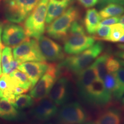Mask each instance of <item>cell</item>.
<instances>
[{"label": "cell", "instance_id": "cell-21", "mask_svg": "<svg viewBox=\"0 0 124 124\" xmlns=\"http://www.w3.org/2000/svg\"><path fill=\"white\" fill-rule=\"evenodd\" d=\"M9 75L16 86L20 87L27 91L32 88V83L28 76L19 70L16 69L9 74Z\"/></svg>", "mask_w": 124, "mask_h": 124}, {"label": "cell", "instance_id": "cell-7", "mask_svg": "<svg viewBox=\"0 0 124 124\" xmlns=\"http://www.w3.org/2000/svg\"><path fill=\"white\" fill-rule=\"evenodd\" d=\"M13 58L19 64L29 61L45 62L36 39H28L13 48Z\"/></svg>", "mask_w": 124, "mask_h": 124}, {"label": "cell", "instance_id": "cell-42", "mask_svg": "<svg viewBox=\"0 0 124 124\" xmlns=\"http://www.w3.org/2000/svg\"><path fill=\"white\" fill-rule=\"evenodd\" d=\"M122 103H124V98H123V100H122Z\"/></svg>", "mask_w": 124, "mask_h": 124}, {"label": "cell", "instance_id": "cell-34", "mask_svg": "<svg viewBox=\"0 0 124 124\" xmlns=\"http://www.w3.org/2000/svg\"><path fill=\"white\" fill-rule=\"evenodd\" d=\"M114 55L116 57L121 59L124 60V51H117L114 53Z\"/></svg>", "mask_w": 124, "mask_h": 124}, {"label": "cell", "instance_id": "cell-16", "mask_svg": "<svg viewBox=\"0 0 124 124\" xmlns=\"http://www.w3.org/2000/svg\"><path fill=\"white\" fill-rule=\"evenodd\" d=\"M24 113L20 112L5 98L0 99V118L8 121H20L24 119Z\"/></svg>", "mask_w": 124, "mask_h": 124}, {"label": "cell", "instance_id": "cell-33", "mask_svg": "<svg viewBox=\"0 0 124 124\" xmlns=\"http://www.w3.org/2000/svg\"><path fill=\"white\" fill-rule=\"evenodd\" d=\"M101 7H105L110 4H117L124 5V0H98Z\"/></svg>", "mask_w": 124, "mask_h": 124}, {"label": "cell", "instance_id": "cell-41", "mask_svg": "<svg viewBox=\"0 0 124 124\" xmlns=\"http://www.w3.org/2000/svg\"><path fill=\"white\" fill-rule=\"evenodd\" d=\"M1 98H2V94H1V91H0V99H1Z\"/></svg>", "mask_w": 124, "mask_h": 124}, {"label": "cell", "instance_id": "cell-29", "mask_svg": "<svg viewBox=\"0 0 124 124\" xmlns=\"http://www.w3.org/2000/svg\"><path fill=\"white\" fill-rule=\"evenodd\" d=\"M105 87L108 92L113 94L116 87V79L114 74L108 73L103 80Z\"/></svg>", "mask_w": 124, "mask_h": 124}, {"label": "cell", "instance_id": "cell-8", "mask_svg": "<svg viewBox=\"0 0 124 124\" xmlns=\"http://www.w3.org/2000/svg\"><path fill=\"white\" fill-rule=\"evenodd\" d=\"M88 118L89 116L86 110L77 102L63 105L58 114L60 124H82Z\"/></svg>", "mask_w": 124, "mask_h": 124}, {"label": "cell", "instance_id": "cell-10", "mask_svg": "<svg viewBox=\"0 0 124 124\" xmlns=\"http://www.w3.org/2000/svg\"><path fill=\"white\" fill-rule=\"evenodd\" d=\"M36 40L45 60L49 62H58L64 59L65 54L63 48L58 43L43 35Z\"/></svg>", "mask_w": 124, "mask_h": 124}, {"label": "cell", "instance_id": "cell-11", "mask_svg": "<svg viewBox=\"0 0 124 124\" xmlns=\"http://www.w3.org/2000/svg\"><path fill=\"white\" fill-rule=\"evenodd\" d=\"M2 33L3 44L9 47H15L29 38L24 27L13 23L4 25Z\"/></svg>", "mask_w": 124, "mask_h": 124}, {"label": "cell", "instance_id": "cell-17", "mask_svg": "<svg viewBox=\"0 0 124 124\" xmlns=\"http://www.w3.org/2000/svg\"><path fill=\"white\" fill-rule=\"evenodd\" d=\"M77 76V86L82 95L85 92L88 87L94 80L98 79L97 72L93 63L78 74Z\"/></svg>", "mask_w": 124, "mask_h": 124}, {"label": "cell", "instance_id": "cell-4", "mask_svg": "<svg viewBox=\"0 0 124 124\" xmlns=\"http://www.w3.org/2000/svg\"><path fill=\"white\" fill-rule=\"evenodd\" d=\"M79 11L75 6H70L62 15L54 20L46 27V34L57 40L64 39L74 21L78 20Z\"/></svg>", "mask_w": 124, "mask_h": 124}, {"label": "cell", "instance_id": "cell-30", "mask_svg": "<svg viewBox=\"0 0 124 124\" xmlns=\"http://www.w3.org/2000/svg\"><path fill=\"white\" fill-rule=\"evenodd\" d=\"M120 63L118 59L114 58V56H110L107 61L106 69L108 73L113 74L116 72L120 68Z\"/></svg>", "mask_w": 124, "mask_h": 124}, {"label": "cell", "instance_id": "cell-35", "mask_svg": "<svg viewBox=\"0 0 124 124\" xmlns=\"http://www.w3.org/2000/svg\"><path fill=\"white\" fill-rule=\"evenodd\" d=\"M4 45L2 44V43H0V77L2 75V69H1V53H2V49L4 48Z\"/></svg>", "mask_w": 124, "mask_h": 124}, {"label": "cell", "instance_id": "cell-28", "mask_svg": "<svg viewBox=\"0 0 124 124\" xmlns=\"http://www.w3.org/2000/svg\"><path fill=\"white\" fill-rule=\"evenodd\" d=\"M14 60L11 47L7 46L4 47L1 53V65L2 69L9 66Z\"/></svg>", "mask_w": 124, "mask_h": 124}, {"label": "cell", "instance_id": "cell-9", "mask_svg": "<svg viewBox=\"0 0 124 124\" xmlns=\"http://www.w3.org/2000/svg\"><path fill=\"white\" fill-rule=\"evenodd\" d=\"M90 103L97 106H105L111 101L112 94L105 89L103 82L97 79L82 95Z\"/></svg>", "mask_w": 124, "mask_h": 124}, {"label": "cell", "instance_id": "cell-20", "mask_svg": "<svg viewBox=\"0 0 124 124\" xmlns=\"http://www.w3.org/2000/svg\"><path fill=\"white\" fill-rule=\"evenodd\" d=\"M122 116L121 113L116 109L106 110L98 116L95 124H121Z\"/></svg>", "mask_w": 124, "mask_h": 124}, {"label": "cell", "instance_id": "cell-1", "mask_svg": "<svg viewBox=\"0 0 124 124\" xmlns=\"http://www.w3.org/2000/svg\"><path fill=\"white\" fill-rule=\"evenodd\" d=\"M103 43L98 41L80 53L68 57L63 60L59 66L62 70L69 71L77 75L93 63L95 59L102 53Z\"/></svg>", "mask_w": 124, "mask_h": 124}, {"label": "cell", "instance_id": "cell-13", "mask_svg": "<svg viewBox=\"0 0 124 124\" xmlns=\"http://www.w3.org/2000/svg\"><path fill=\"white\" fill-rule=\"evenodd\" d=\"M48 66V64L45 62H27L18 65L17 69L28 76L33 88L38 80L46 73Z\"/></svg>", "mask_w": 124, "mask_h": 124}, {"label": "cell", "instance_id": "cell-26", "mask_svg": "<svg viewBox=\"0 0 124 124\" xmlns=\"http://www.w3.org/2000/svg\"><path fill=\"white\" fill-rule=\"evenodd\" d=\"M124 35V25L120 24H114L110 26V33L108 41L116 43Z\"/></svg>", "mask_w": 124, "mask_h": 124}, {"label": "cell", "instance_id": "cell-36", "mask_svg": "<svg viewBox=\"0 0 124 124\" xmlns=\"http://www.w3.org/2000/svg\"><path fill=\"white\" fill-rule=\"evenodd\" d=\"M2 29H3V25L1 23H0V43L1 41V35L2 33Z\"/></svg>", "mask_w": 124, "mask_h": 124}, {"label": "cell", "instance_id": "cell-39", "mask_svg": "<svg viewBox=\"0 0 124 124\" xmlns=\"http://www.w3.org/2000/svg\"><path fill=\"white\" fill-rule=\"evenodd\" d=\"M118 60L119 62H120V64L122 66L124 67V60L122 59H118Z\"/></svg>", "mask_w": 124, "mask_h": 124}, {"label": "cell", "instance_id": "cell-14", "mask_svg": "<svg viewBox=\"0 0 124 124\" xmlns=\"http://www.w3.org/2000/svg\"><path fill=\"white\" fill-rule=\"evenodd\" d=\"M58 113L57 105L49 98H44L31 111L33 117L37 120L46 121L52 118Z\"/></svg>", "mask_w": 124, "mask_h": 124}, {"label": "cell", "instance_id": "cell-43", "mask_svg": "<svg viewBox=\"0 0 124 124\" xmlns=\"http://www.w3.org/2000/svg\"></svg>", "mask_w": 124, "mask_h": 124}, {"label": "cell", "instance_id": "cell-37", "mask_svg": "<svg viewBox=\"0 0 124 124\" xmlns=\"http://www.w3.org/2000/svg\"><path fill=\"white\" fill-rule=\"evenodd\" d=\"M119 22L120 23V24H121L124 25V15L122 16H120V20H119Z\"/></svg>", "mask_w": 124, "mask_h": 124}, {"label": "cell", "instance_id": "cell-23", "mask_svg": "<svg viewBox=\"0 0 124 124\" xmlns=\"http://www.w3.org/2000/svg\"><path fill=\"white\" fill-rule=\"evenodd\" d=\"M124 13V5L117 4L107 5L99 12L101 19L115 16H121Z\"/></svg>", "mask_w": 124, "mask_h": 124}, {"label": "cell", "instance_id": "cell-24", "mask_svg": "<svg viewBox=\"0 0 124 124\" xmlns=\"http://www.w3.org/2000/svg\"><path fill=\"white\" fill-rule=\"evenodd\" d=\"M114 74L116 79V87L113 95L117 100H120L124 94V67H120Z\"/></svg>", "mask_w": 124, "mask_h": 124}, {"label": "cell", "instance_id": "cell-19", "mask_svg": "<svg viewBox=\"0 0 124 124\" xmlns=\"http://www.w3.org/2000/svg\"><path fill=\"white\" fill-rule=\"evenodd\" d=\"M16 86L13 83L9 74H3L0 77V91L2 97L5 98L10 103H13L16 95L13 94Z\"/></svg>", "mask_w": 124, "mask_h": 124}, {"label": "cell", "instance_id": "cell-5", "mask_svg": "<svg viewBox=\"0 0 124 124\" xmlns=\"http://www.w3.org/2000/svg\"><path fill=\"white\" fill-rule=\"evenodd\" d=\"M39 0H6L4 15L8 21L21 23L25 21Z\"/></svg>", "mask_w": 124, "mask_h": 124}, {"label": "cell", "instance_id": "cell-2", "mask_svg": "<svg viewBox=\"0 0 124 124\" xmlns=\"http://www.w3.org/2000/svg\"><path fill=\"white\" fill-rule=\"evenodd\" d=\"M95 41L94 37L87 35L83 26L77 20L72 23L63 40L64 51L69 55H77L92 46Z\"/></svg>", "mask_w": 124, "mask_h": 124}, {"label": "cell", "instance_id": "cell-27", "mask_svg": "<svg viewBox=\"0 0 124 124\" xmlns=\"http://www.w3.org/2000/svg\"><path fill=\"white\" fill-rule=\"evenodd\" d=\"M110 33V26L99 25L95 33L94 34V36L93 37L95 40H98L99 41H102V40L108 41Z\"/></svg>", "mask_w": 124, "mask_h": 124}, {"label": "cell", "instance_id": "cell-3", "mask_svg": "<svg viewBox=\"0 0 124 124\" xmlns=\"http://www.w3.org/2000/svg\"><path fill=\"white\" fill-rule=\"evenodd\" d=\"M49 1L39 0L35 8L25 20L24 28L29 38L38 39L44 34Z\"/></svg>", "mask_w": 124, "mask_h": 124}, {"label": "cell", "instance_id": "cell-15", "mask_svg": "<svg viewBox=\"0 0 124 124\" xmlns=\"http://www.w3.org/2000/svg\"><path fill=\"white\" fill-rule=\"evenodd\" d=\"M74 0H49L46 19V25L50 24L62 15L73 2Z\"/></svg>", "mask_w": 124, "mask_h": 124}, {"label": "cell", "instance_id": "cell-18", "mask_svg": "<svg viewBox=\"0 0 124 124\" xmlns=\"http://www.w3.org/2000/svg\"><path fill=\"white\" fill-rule=\"evenodd\" d=\"M101 20L97 9L95 8L88 9L84 18V25L87 33L89 35H94Z\"/></svg>", "mask_w": 124, "mask_h": 124}, {"label": "cell", "instance_id": "cell-31", "mask_svg": "<svg viewBox=\"0 0 124 124\" xmlns=\"http://www.w3.org/2000/svg\"><path fill=\"white\" fill-rule=\"evenodd\" d=\"M120 16H115L111 17H108L107 18L103 19L102 21H101L100 23V25H106L110 26L111 25L116 24L118 22H119Z\"/></svg>", "mask_w": 124, "mask_h": 124}, {"label": "cell", "instance_id": "cell-22", "mask_svg": "<svg viewBox=\"0 0 124 124\" xmlns=\"http://www.w3.org/2000/svg\"><path fill=\"white\" fill-rule=\"evenodd\" d=\"M110 56L108 53H104L96 59L94 63H93L97 72L98 79L103 81L105 76L107 75L106 64L108 57Z\"/></svg>", "mask_w": 124, "mask_h": 124}, {"label": "cell", "instance_id": "cell-40", "mask_svg": "<svg viewBox=\"0 0 124 124\" xmlns=\"http://www.w3.org/2000/svg\"><path fill=\"white\" fill-rule=\"evenodd\" d=\"M118 42H120V43H124V35L122 36L121 38H120V39L119 40V41Z\"/></svg>", "mask_w": 124, "mask_h": 124}, {"label": "cell", "instance_id": "cell-38", "mask_svg": "<svg viewBox=\"0 0 124 124\" xmlns=\"http://www.w3.org/2000/svg\"><path fill=\"white\" fill-rule=\"evenodd\" d=\"M117 47L120 50L124 51V44H119L117 45Z\"/></svg>", "mask_w": 124, "mask_h": 124}, {"label": "cell", "instance_id": "cell-32", "mask_svg": "<svg viewBox=\"0 0 124 124\" xmlns=\"http://www.w3.org/2000/svg\"><path fill=\"white\" fill-rule=\"evenodd\" d=\"M80 5L86 8H90L98 3V0H77Z\"/></svg>", "mask_w": 124, "mask_h": 124}, {"label": "cell", "instance_id": "cell-25", "mask_svg": "<svg viewBox=\"0 0 124 124\" xmlns=\"http://www.w3.org/2000/svg\"><path fill=\"white\" fill-rule=\"evenodd\" d=\"M12 104L16 109L21 110L32 106L34 104V99L27 94H20L16 97Z\"/></svg>", "mask_w": 124, "mask_h": 124}, {"label": "cell", "instance_id": "cell-6", "mask_svg": "<svg viewBox=\"0 0 124 124\" xmlns=\"http://www.w3.org/2000/svg\"><path fill=\"white\" fill-rule=\"evenodd\" d=\"M59 76L58 64H48L47 70L38 80L30 91V95L34 100L40 101L49 94Z\"/></svg>", "mask_w": 124, "mask_h": 124}, {"label": "cell", "instance_id": "cell-12", "mask_svg": "<svg viewBox=\"0 0 124 124\" xmlns=\"http://www.w3.org/2000/svg\"><path fill=\"white\" fill-rule=\"evenodd\" d=\"M70 80L66 77H59L49 93V98L57 106L64 104L69 99Z\"/></svg>", "mask_w": 124, "mask_h": 124}]
</instances>
